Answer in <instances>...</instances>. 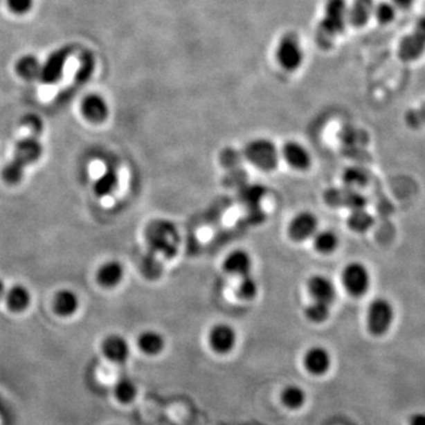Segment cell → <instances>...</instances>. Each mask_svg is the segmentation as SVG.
Returning a JSON list of instances; mask_svg holds the SVG:
<instances>
[{"label":"cell","instance_id":"25","mask_svg":"<svg viewBox=\"0 0 425 425\" xmlns=\"http://www.w3.org/2000/svg\"><path fill=\"white\" fill-rule=\"evenodd\" d=\"M313 246L320 254H331L338 248L339 239L333 230L323 229L313 235Z\"/></svg>","mask_w":425,"mask_h":425},{"label":"cell","instance_id":"6","mask_svg":"<svg viewBox=\"0 0 425 425\" xmlns=\"http://www.w3.org/2000/svg\"><path fill=\"white\" fill-rule=\"evenodd\" d=\"M148 239L150 245H153L157 251L165 253L167 255H173L177 253L179 234L175 226L169 224L168 221H157L153 226H150Z\"/></svg>","mask_w":425,"mask_h":425},{"label":"cell","instance_id":"16","mask_svg":"<svg viewBox=\"0 0 425 425\" xmlns=\"http://www.w3.org/2000/svg\"><path fill=\"white\" fill-rule=\"evenodd\" d=\"M253 261L248 252L244 249H235L229 253L224 260V269L230 275L244 277L246 274H251Z\"/></svg>","mask_w":425,"mask_h":425},{"label":"cell","instance_id":"35","mask_svg":"<svg viewBox=\"0 0 425 425\" xmlns=\"http://www.w3.org/2000/svg\"><path fill=\"white\" fill-rule=\"evenodd\" d=\"M264 193H265L264 188L257 187V186H252V187H248V188H246V190H244V195H242V197H244V200H245L246 202L255 204V202L260 200Z\"/></svg>","mask_w":425,"mask_h":425},{"label":"cell","instance_id":"12","mask_svg":"<svg viewBox=\"0 0 425 425\" xmlns=\"http://www.w3.org/2000/svg\"><path fill=\"white\" fill-rule=\"evenodd\" d=\"M317 229V217L311 212H301L291 220L287 232L293 241L301 242L313 237Z\"/></svg>","mask_w":425,"mask_h":425},{"label":"cell","instance_id":"13","mask_svg":"<svg viewBox=\"0 0 425 425\" xmlns=\"http://www.w3.org/2000/svg\"><path fill=\"white\" fill-rule=\"evenodd\" d=\"M80 110L85 120L95 125H100L109 116V105L103 97L97 93H90L84 97L80 105Z\"/></svg>","mask_w":425,"mask_h":425},{"label":"cell","instance_id":"27","mask_svg":"<svg viewBox=\"0 0 425 425\" xmlns=\"http://www.w3.org/2000/svg\"><path fill=\"white\" fill-rule=\"evenodd\" d=\"M373 225V217L365 208L352 209L347 219V226L353 232L364 233L371 228Z\"/></svg>","mask_w":425,"mask_h":425},{"label":"cell","instance_id":"38","mask_svg":"<svg viewBox=\"0 0 425 425\" xmlns=\"http://www.w3.org/2000/svg\"><path fill=\"white\" fill-rule=\"evenodd\" d=\"M5 294H6V289H5L4 282L0 280V300L5 298Z\"/></svg>","mask_w":425,"mask_h":425},{"label":"cell","instance_id":"24","mask_svg":"<svg viewBox=\"0 0 425 425\" xmlns=\"http://www.w3.org/2000/svg\"><path fill=\"white\" fill-rule=\"evenodd\" d=\"M5 301L12 312H23L31 302V294L24 286H13L5 294Z\"/></svg>","mask_w":425,"mask_h":425},{"label":"cell","instance_id":"31","mask_svg":"<svg viewBox=\"0 0 425 425\" xmlns=\"http://www.w3.org/2000/svg\"><path fill=\"white\" fill-rule=\"evenodd\" d=\"M373 15L381 24H390L396 16V6L388 1H381L373 8Z\"/></svg>","mask_w":425,"mask_h":425},{"label":"cell","instance_id":"22","mask_svg":"<svg viewBox=\"0 0 425 425\" xmlns=\"http://www.w3.org/2000/svg\"><path fill=\"white\" fill-rule=\"evenodd\" d=\"M307 401L305 390L297 384H289L281 390L280 401L286 409L291 411H298L302 409Z\"/></svg>","mask_w":425,"mask_h":425},{"label":"cell","instance_id":"1","mask_svg":"<svg viewBox=\"0 0 425 425\" xmlns=\"http://www.w3.org/2000/svg\"><path fill=\"white\" fill-rule=\"evenodd\" d=\"M23 125L30 134L17 142L11 160L1 172V177L8 185H18L24 177L25 169L36 163L43 155V145L40 142L43 122L40 117L33 114L26 115Z\"/></svg>","mask_w":425,"mask_h":425},{"label":"cell","instance_id":"10","mask_svg":"<svg viewBox=\"0 0 425 425\" xmlns=\"http://www.w3.org/2000/svg\"><path fill=\"white\" fill-rule=\"evenodd\" d=\"M71 53H73V48L70 46H64L51 53L48 57V60H45L44 64H42L40 80L45 84H55L56 82H58L63 76L65 64Z\"/></svg>","mask_w":425,"mask_h":425},{"label":"cell","instance_id":"33","mask_svg":"<svg viewBox=\"0 0 425 425\" xmlns=\"http://www.w3.org/2000/svg\"><path fill=\"white\" fill-rule=\"evenodd\" d=\"M116 175L113 172H109V173L100 177V181L97 182L96 190L100 195H107L110 192H113V189L116 187Z\"/></svg>","mask_w":425,"mask_h":425},{"label":"cell","instance_id":"28","mask_svg":"<svg viewBox=\"0 0 425 425\" xmlns=\"http://www.w3.org/2000/svg\"><path fill=\"white\" fill-rule=\"evenodd\" d=\"M329 307L331 305L320 302V301L313 300L305 309V317L307 320L313 324H323L325 323L329 317Z\"/></svg>","mask_w":425,"mask_h":425},{"label":"cell","instance_id":"23","mask_svg":"<svg viewBox=\"0 0 425 425\" xmlns=\"http://www.w3.org/2000/svg\"><path fill=\"white\" fill-rule=\"evenodd\" d=\"M137 345L141 352L148 356H157L165 350V341L163 336L156 331H145L137 338Z\"/></svg>","mask_w":425,"mask_h":425},{"label":"cell","instance_id":"8","mask_svg":"<svg viewBox=\"0 0 425 425\" xmlns=\"http://www.w3.org/2000/svg\"><path fill=\"white\" fill-rule=\"evenodd\" d=\"M425 53V16L418 19L413 33L404 37L399 43L398 56L404 62H413Z\"/></svg>","mask_w":425,"mask_h":425},{"label":"cell","instance_id":"18","mask_svg":"<svg viewBox=\"0 0 425 425\" xmlns=\"http://www.w3.org/2000/svg\"><path fill=\"white\" fill-rule=\"evenodd\" d=\"M53 311L60 317H71L80 307V299L71 289H60L53 298Z\"/></svg>","mask_w":425,"mask_h":425},{"label":"cell","instance_id":"20","mask_svg":"<svg viewBox=\"0 0 425 425\" xmlns=\"http://www.w3.org/2000/svg\"><path fill=\"white\" fill-rule=\"evenodd\" d=\"M373 8V0H353L352 5L347 8V23L356 28L364 26L372 16Z\"/></svg>","mask_w":425,"mask_h":425},{"label":"cell","instance_id":"15","mask_svg":"<svg viewBox=\"0 0 425 425\" xmlns=\"http://www.w3.org/2000/svg\"><path fill=\"white\" fill-rule=\"evenodd\" d=\"M307 291L313 300L325 302L329 305H332L337 296L332 280H329V278L320 275V274L309 278L307 281Z\"/></svg>","mask_w":425,"mask_h":425},{"label":"cell","instance_id":"26","mask_svg":"<svg viewBox=\"0 0 425 425\" xmlns=\"http://www.w3.org/2000/svg\"><path fill=\"white\" fill-rule=\"evenodd\" d=\"M40 69H42V64L39 60L33 55H26L17 60V73L24 80H33L39 78Z\"/></svg>","mask_w":425,"mask_h":425},{"label":"cell","instance_id":"3","mask_svg":"<svg viewBox=\"0 0 425 425\" xmlns=\"http://www.w3.org/2000/svg\"><path fill=\"white\" fill-rule=\"evenodd\" d=\"M245 156L249 163L262 172H272L277 168L280 154L272 141L255 138L245 147Z\"/></svg>","mask_w":425,"mask_h":425},{"label":"cell","instance_id":"9","mask_svg":"<svg viewBox=\"0 0 425 425\" xmlns=\"http://www.w3.org/2000/svg\"><path fill=\"white\" fill-rule=\"evenodd\" d=\"M237 343V334L232 326L226 323H217L209 329L208 344L212 352L226 356L232 352Z\"/></svg>","mask_w":425,"mask_h":425},{"label":"cell","instance_id":"37","mask_svg":"<svg viewBox=\"0 0 425 425\" xmlns=\"http://www.w3.org/2000/svg\"><path fill=\"white\" fill-rule=\"evenodd\" d=\"M392 1L396 8H403V10L409 8L415 3V0H392Z\"/></svg>","mask_w":425,"mask_h":425},{"label":"cell","instance_id":"36","mask_svg":"<svg viewBox=\"0 0 425 425\" xmlns=\"http://www.w3.org/2000/svg\"><path fill=\"white\" fill-rule=\"evenodd\" d=\"M409 425H425V413H416L410 419Z\"/></svg>","mask_w":425,"mask_h":425},{"label":"cell","instance_id":"19","mask_svg":"<svg viewBox=\"0 0 425 425\" xmlns=\"http://www.w3.org/2000/svg\"><path fill=\"white\" fill-rule=\"evenodd\" d=\"M326 200L331 206H347L351 209L363 208L366 202L364 197L352 188H347L344 192L339 189H331Z\"/></svg>","mask_w":425,"mask_h":425},{"label":"cell","instance_id":"7","mask_svg":"<svg viewBox=\"0 0 425 425\" xmlns=\"http://www.w3.org/2000/svg\"><path fill=\"white\" fill-rule=\"evenodd\" d=\"M341 280L350 296L358 298L363 297L368 292L371 278L369 269L365 266L361 262H351L343 269Z\"/></svg>","mask_w":425,"mask_h":425},{"label":"cell","instance_id":"11","mask_svg":"<svg viewBox=\"0 0 425 425\" xmlns=\"http://www.w3.org/2000/svg\"><path fill=\"white\" fill-rule=\"evenodd\" d=\"M302 365L306 372L309 373L311 376L323 377L329 372L332 366L331 353L324 346H312L304 353Z\"/></svg>","mask_w":425,"mask_h":425},{"label":"cell","instance_id":"30","mask_svg":"<svg viewBox=\"0 0 425 425\" xmlns=\"http://www.w3.org/2000/svg\"><path fill=\"white\" fill-rule=\"evenodd\" d=\"M343 181L349 188H361L369 181L368 173L359 167H350L343 173Z\"/></svg>","mask_w":425,"mask_h":425},{"label":"cell","instance_id":"14","mask_svg":"<svg viewBox=\"0 0 425 425\" xmlns=\"http://www.w3.org/2000/svg\"><path fill=\"white\" fill-rule=\"evenodd\" d=\"M281 155L289 167L299 172L309 169L312 163L309 150L296 141H289L287 143H285L281 150Z\"/></svg>","mask_w":425,"mask_h":425},{"label":"cell","instance_id":"21","mask_svg":"<svg viewBox=\"0 0 425 425\" xmlns=\"http://www.w3.org/2000/svg\"><path fill=\"white\" fill-rule=\"evenodd\" d=\"M103 352L109 361L113 363H123L128 359L130 350L125 338L110 336L103 343Z\"/></svg>","mask_w":425,"mask_h":425},{"label":"cell","instance_id":"32","mask_svg":"<svg viewBox=\"0 0 425 425\" xmlns=\"http://www.w3.org/2000/svg\"><path fill=\"white\" fill-rule=\"evenodd\" d=\"M116 396L122 403H130L136 396V386L133 381H120L116 386Z\"/></svg>","mask_w":425,"mask_h":425},{"label":"cell","instance_id":"17","mask_svg":"<svg viewBox=\"0 0 425 425\" xmlns=\"http://www.w3.org/2000/svg\"><path fill=\"white\" fill-rule=\"evenodd\" d=\"M125 277V269L116 260L107 261L97 271V281L105 289H114L120 285Z\"/></svg>","mask_w":425,"mask_h":425},{"label":"cell","instance_id":"5","mask_svg":"<svg viewBox=\"0 0 425 425\" xmlns=\"http://www.w3.org/2000/svg\"><path fill=\"white\" fill-rule=\"evenodd\" d=\"M393 309L389 300L377 298L370 304L366 314V325L372 336L386 334L392 325Z\"/></svg>","mask_w":425,"mask_h":425},{"label":"cell","instance_id":"4","mask_svg":"<svg viewBox=\"0 0 425 425\" xmlns=\"http://www.w3.org/2000/svg\"><path fill=\"white\" fill-rule=\"evenodd\" d=\"M275 57L281 68L286 71H296L304 63L305 53L299 37L294 33H286L281 37L275 50Z\"/></svg>","mask_w":425,"mask_h":425},{"label":"cell","instance_id":"2","mask_svg":"<svg viewBox=\"0 0 425 425\" xmlns=\"http://www.w3.org/2000/svg\"><path fill=\"white\" fill-rule=\"evenodd\" d=\"M346 0H327L324 15L318 26V39L321 45L329 46L336 37L345 31L347 24Z\"/></svg>","mask_w":425,"mask_h":425},{"label":"cell","instance_id":"29","mask_svg":"<svg viewBox=\"0 0 425 425\" xmlns=\"http://www.w3.org/2000/svg\"><path fill=\"white\" fill-rule=\"evenodd\" d=\"M259 285L255 278L252 277V274H246L244 277H240V282L237 287V296L242 300H252L257 297Z\"/></svg>","mask_w":425,"mask_h":425},{"label":"cell","instance_id":"34","mask_svg":"<svg viewBox=\"0 0 425 425\" xmlns=\"http://www.w3.org/2000/svg\"><path fill=\"white\" fill-rule=\"evenodd\" d=\"M10 11L16 15H25L30 12L33 6V0H8Z\"/></svg>","mask_w":425,"mask_h":425}]
</instances>
